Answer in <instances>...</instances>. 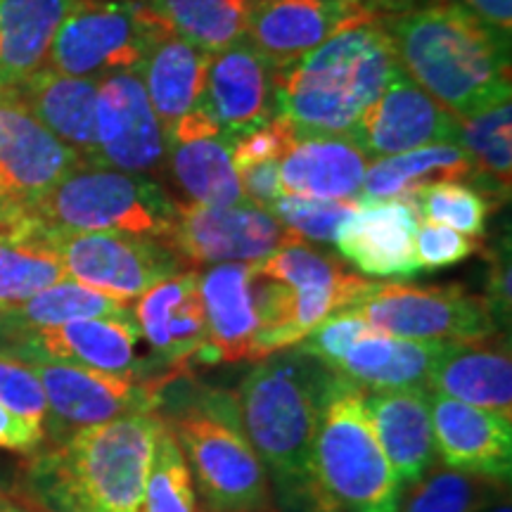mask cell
<instances>
[{"label":"cell","instance_id":"obj_46","mask_svg":"<svg viewBox=\"0 0 512 512\" xmlns=\"http://www.w3.org/2000/svg\"><path fill=\"white\" fill-rule=\"evenodd\" d=\"M43 439H46V427L19 418L17 413L0 403V448L31 453L43 444Z\"/></svg>","mask_w":512,"mask_h":512},{"label":"cell","instance_id":"obj_43","mask_svg":"<svg viewBox=\"0 0 512 512\" xmlns=\"http://www.w3.org/2000/svg\"><path fill=\"white\" fill-rule=\"evenodd\" d=\"M299 133L290 121L280 114L264 124L256 131H249L245 136L235 138L230 143V152H233V164L235 169H245L249 164L266 162V159H283L294 150V145L299 143Z\"/></svg>","mask_w":512,"mask_h":512},{"label":"cell","instance_id":"obj_53","mask_svg":"<svg viewBox=\"0 0 512 512\" xmlns=\"http://www.w3.org/2000/svg\"><path fill=\"white\" fill-rule=\"evenodd\" d=\"M0 498H3V496H0Z\"/></svg>","mask_w":512,"mask_h":512},{"label":"cell","instance_id":"obj_24","mask_svg":"<svg viewBox=\"0 0 512 512\" xmlns=\"http://www.w3.org/2000/svg\"><path fill=\"white\" fill-rule=\"evenodd\" d=\"M200 294L214 361H256L254 347L261 323L254 299L252 264L211 266L200 273Z\"/></svg>","mask_w":512,"mask_h":512},{"label":"cell","instance_id":"obj_23","mask_svg":"<svg viewBox=\"0 0 512 512\" xmlns=\"http://www.w3.org/2000/svg\"><path fill=\"white\" fill-rule=\"evenodd\" d=\"M98 83L100 79H83L41 67L10 88L57 140L81 157L83 164H93Z\"/></svg>","mask_w":512,"mask_h":512},{"label":"cell","instance_id":"obj_32","mask_svg":"<svg viewBox=\"0 0 512 512\" xmlns=\"http://www.w3.org/2000/svg\"><path fill=\"white\" fill-rule=\"evenodd\" d=\"M252 5L254 0H147L166 31L207 53L245 38Z\"/></svg>","mask_w":512,"mask_h":512},{"label":"cell","instance_id":"obj_19","mask_svg":"<svg viewBox=\"0 0 512 512\" xmlns=\"http://www.w3.org/2000/svg\"><path fill=\"white\" fill-rule=\"evenodd\" d=\"M133 318L159 363L183 366L192 358L216 363L209 349L207 313L197 271L171 275L140 294Z\"/></svg>","mask_w":512,"mask_h":512},{"label":"cell","instance_id":"obj_41","mask_svg":"<svg viewBox=\"0 0 512 512\" xmlns=\"http://www.w3.org/2000/svg\"><path fill=\"white\" fill-rule=\"evenodd\" d=\"M0 403L19 418L46 427L48 403L41 382L29 363L0 354Z\"/></svg>","mask_w":512,"mask_h":512},{"label":"cell","instance_id":"obj_40","mask_svg":"<svg viewBox=\"0 0 512 512\" xmlns=\"http://www.w3.org/2000/svg\"><path fill=\"white\" fill-rule=\"evenodd\" d=\"M358 207V200H313V197L283 195L271 209L285 228L302 240H313L330 245L335 242L339 226L347 221V216Z\"/></svg>","mask_w":512,"mask_h":512},{"label":"cell","instance_id":"obj_8","mask_svg":"<svg viewBox=\"0 0 512 512\" xmlns=\"http://www.w3.org/2000/svg\"><path fill=\"white\" fill-rule=\"evenodd\" d=\"M162 29L138 3L79 0L57 31L46 67L83 79L138 72Z\"/></svg>","mask_w":512,"mask_h":512},{"label":"cell","instance_id":"obj_50","mask_svg":"<svg viewBox=\"0 0 512 512\" xmlns=\"http://www.w3.org/2000/svg\"><path fill=\"white\" fill-rule=\"evenodd\" d=\"M22 505L24 510L27 512H60V510H53V508H48V505H41V503H36V501H31V498H22Z\"/></svg>","mask_w":512,"mask_h":512},{"label":"cell","instance_id":"obj_7","mask_svg":"<svg viewBox=\"0 0 512 512\" xmlns=\"http://www.w3.org/2000/svg\"><path fill=\"white\" fill-rule=\"evenodd\" d=\"M41 233H133L162 238L178 204L147 176L81 164L27 209Z\"/></svg>","mask_w":512,"mask_h":512},{"label":"cell","instance_id":"obj_51","mask_svg":"<svg viewBox=\"0 0 512 512\" xmlns=\"http://www.w3.org/2000/svg\"><path fill=\"white\" fill-rule=\"evenodd\" d=\"M482 512H512V508H510V498L505 496V501L501 498V501H496L494 505H489V508L482 510Z\"/></svg>","mask_w":512,"mask_h":512},{"label":"cell","instance_id":"obj_21","mask_svg":"<svg viewBox=\"0 0 512 512\" xmlns=\"http://www.w3.org/2000/svg\"><path fill=\"white\" fill-rule=\"evenodd\" d=\"M420 219L403 197L358 200L335 235V245L349 264L375 278H406L415 266V233Z\"/></svg>","mask_w":512,"mask_h":512},{"label":"cell","instance_id":"obj_1","mask_svg":"<svg viewBox=\"0 0 512 512\" xmlns=\"http://www.w3.org/2000/svg\"><path fill=\"white\" fill-rule=\"evenodd\" d=\"M399 67L458 119L510 100V36L451 0L377 17Z\"/></svg>","mask_w":512,"mask_h":512},{"label":"cell","instance_id":"obj_12","mask_svg":"<svg viewBox=\"0 0 512 512\" xmlns=\"http://www.w3.org/2000/svg\"><path fill=\"white\" fill-rule=\"evenodd\" d=\"M48 403V432L55 444L69 434L102 425L121 415L152 411L159 406L155 382L131 375L69 366V363H29Z\"/></svg>","mask_w":512,"mask_h":512},{"label":"cell","instance_id":"obj_22","mask_svg":"<svg viewBox=\"0 0 512 512\" xmlns=\"http://www.w3.org/2000/svg\"><path fill=\"white\" fill-rule=\"evenodd\" d=\"M363 399L375 437L401 489L418 484L437 460L430 387L363 389Z\"/></svg>","mask_w":512,"mask_h":512},{"label":"cell","instance_id":"obj_42","mask_svg":"<svg viewBox=\"0 0 512 512\" xmlns=\"http://www.w3.org/2000/svg\"><path fill=\"white\" fill-rule=\"evenodd\" d=\"M373 325H368L361 316H356L354 311L344 309L332 313L330 318H325L318 328H313L302 342L297 344L299 349L318 358L320 363H325L330 370L337 366V361L347 354L351 344L358 342L361 337H366L373 332Z\"/></svg>","mask_w":512,"mask_h":512},{"label":"cell","instance_id":"obj_52","mask_svg":"<svg viewBox=\"0 0 512 512\" xmlns=\"http://www.w3.org/2000/svg\"><path fill=\"white\" fill-rule=\"evenodd\" d=\"M0 512H27V510H24L19 503H10V501H3V498H0Z\"/></svg>","mask_w":512,"mask_h":512},{"label":"cell","instance_id":"obj_13","mask_svg":"<svg viewBox=\"0 0 512 512\" xmlns=\"http://www.w3.org/2000/svg\"><path fill=\"white\" fill-rule=\"evenodd\" d=\"M169 155L162 121L138 72L110 74L98 83L95 162L124 174H155Z\"/></svg>","mask_w":512,"mask_h":512},{"label":"cell","instance_id":"obj_9","mask_svg":"<svg viewBox=\"0 0 512 512\" xmlns=\"http://www.w3.org/2000/svg\"><path fill=\"white\" fill-rule=\"evenodd\" d=\"M349 311L375 330L415 342H482L496 330L486 299L465 292L460 285L373 283Z\"/></svg>","mask_w":512,"mask_h":512},{"label":"cell","instance_id":"obj_17","mask_svg":"<svg viewBox=\"0 0 512 512\" xmlns=\"http://www.w3.org/2000/svg\"><path fill=\"white\" fill-rule=\"evenodd\" d=\"M349 138L368 159H380L437 143L458 145L460 119L401 69L361 114Z\"/></svg>","mask_w":512,"mask_h":512},{"label":"cell","instance_id":"obj_30","mask_svg":"<svg viewBox=\"0 0 512 512\" xmlns=\"http://www.w3.org/2000/svg\"><path fill=\"white\" fill-rule=\"evenodd\" d=\"M475 176V164L456 143H437L418 150L373 159L363 176L358 200H394L437 181H465Z\"/></svg>","mask_w":512,"mask_h":512},{"label":"cell","instance_id":"obj_2","mask_svg":"<svg viewBox=\"0 0 512 512\" xmlns=\"http://www.w3.org/2000/svg\"><path fill=\"white\" fill-rule=\"evenodd\" d=\"M157 408L69 434L27 467L22 498L60 512H143Z\"/></svg>","mask_w":512,"mask_h":512},{"label":"cell","instance_id":"obj_26","mask_svg":"<svg viewBox=\"0 0 512 512\" xmlns=\"http://www.w3.org/2000/svg\"><path fill=\"white\" fill-rule=\"evenodd\" d=\"M209 60L211 53L207 50L192 46L166 29L159 31L155 43L147 50L138 74H143L140 79L147 98L157 119L162 121L166 136L178 121L200 107Z\"/></svg>","mask_w":512,"mask_h":512},{"label":"cell","instance_id":"obj_47","mask_svg":"<svg viewBox=\"0 0 512 512\" xmlns=\"http://www.w3.org/2000/svg\"><path fill=\"white\" fill-rule=\"evenodd\" d=\"M486 306H489L491 318H494L496 325L510 323V256H508V247H505V252L501 249V252L491 259L489 297H486Z\"/></svg>","mask_w":512,"mask_h":512},{"label":"cell","instance_id":"obj_10","mask_svg":"<svg viewBox=\"0 0 512 512\" xmlns=\"http://www.w3.org/2000/svg\"><path fill=\"white\" fill-rule=\"evenodd\" d=\"M74 283L131 304L140 294L181 273V256L162 238L133 233H41Z\"/></svg>","mask_w":512,"mask_h":512},{"label":"cell","instance_id":"obj_35","mask_svg":"<svg viewBox=\"0 0 512 512\" xmlns=\"http://www.w3.org/2000/svg\"><path fill=\"white\" fill-rule=\"evenodd\" d=\"M256 273L287 287H339V290H366L370 280L349 273L335 256L311 247L306 240H294L252 264Z\"/></svg>","mask_w":512,"mask_h":512},{"label":"cell","instance_id":"obj_14","mask_svg":"<svg viewBox=\"0 0 512 512\" xmlns=\"http://www.w3.org/2000/svg\"><path fill=\"white\" fill-rule=\"evenodd\" d=\"M375 19L377 0H254L245 38L268 67L278 69L339 31Z\"/></svg>","mask_w":512,"mask_h":512},{"label":"cell","instance_id":"obj_29","mask_svg":"<svg viewBox=\"0 0 512 512\" xmlns=\"http://www.w3.org/2000/svg\"><path fill=\"white\" fill-rule=\"evenodd\" d=\"M79 0H0V88L46 67L62 22Z\"/></svg>","mask_w":512,"mask_h":512},{"label":"cell","instance_id":"obj_44","mask_svg":"<svg viewBox=\"0 0 512 512\" xmlns=\"http://www.w3.org/2000/svg\"><path fill=\"white\" fill-rule=\"evenodd\" d=\"M477 249L479 242L470 235L437 223H420L415 233V266L418 271H439L460 264Z\"/></svg>","mask_w":512,"mask_h":512},{"label":"cell","instance_id":"obj_45","mask_svg":"<svg viewBox=\"0 0 512 512\" xmlns=\"http://www.w3.org/2000/svg\"><path fill=\"white\" fill-rule=\"evenodd\" d=\"M238 178L240 188L245 192V200L254 207L271 209L285 195L283 183H280L278 159H266V162H256L245 166V169H238Z\"/></svg>","mask_w":512,"mask_h":512},{"label":"cell","instance_id":"obj_18","mask_svg":"<svg viewBox=\"0 0 512 512\" xmlns=\"http://www.w3.org/2000/svg\"><path fill=\"white\" fill-rule=\"evenodd\" d=\"M200 110L230 143L278 114L271 67L247 38L211 53Z\"/></svg>","mask_w":512,"mask_h":512},{"label":"cell","instance_id":"obj_28","mask_svg":"<svg viewBox=\"0 0 512 512\" xmlns=\"http://www.w3.org/2000/svg\"><path fill=\"white\" fill-rule=\"evenodd\" d=\"M446 347L448 344L415 342L373 330L351 344L332 373L347 377L361 389L427 387Z\"/></svg>","mask_w":512,"mask_h":512},{"label":"cell","instance_id":"obj_31","mask_svg":"<svg viewBox=\"0 0 512 512\" xmlns=\"http://www.w3.org/2000/svg\"><path fill=\"white\" fill-rule=\"evenodd\" d=\"M171 174L190 204L200 207H238L249 204L240 188L230 140L200 138L169 147Z\"/></svg>","mask_w":512,"mask_h":512},{"label":"cell","instance_id":"obj_3","mask_svg":"<svg viewBox=\"0 0 512 512\" xmlns=\"http://www.w3.org/2000/svg\"><path fill=\"white\" fill-rule=\"evenodd\" d=\"M335 373L302 349L261 358L235 394L242 430L290 508L309 510L311 453Z\"/></svg>","mask_w":512,"mask_h":512},{"label":"cell","instance_id":"obj_27","mask_svg":"<svg viewBox=\"0 0 512 512\" xmlns=\"http://www.w3.org/2000/svg\"><path fill=\"white\" fill-rule=\"evenodd\" d=\"M427 387L430 392L512 420V358L508 347H486L484 339L448 344Z\"/></svg>","mask_w":512,"mask_h":512},{"label":"cell","instance_id":"obj_37","mask_svg":"<svg viewBox=\"0 0 512 512\" xmlns=\"http://www.w3.org/2000/svg\"><path fill=\"white\" fill-rule=\"evenodd\" d=\"M503 498V482L458 470H437L413 484L396 512H482Z\"/></svg>","mask_w":512,"mask_h":512},{"label":"cell","instance_id":"obj_16","mask_svg":"<svg viewBox=\"0 0 512 512\" xmlns=\"http://www.w3.org/2000/svg\"><path fill=\"white\" fill-rule=\"evenodd\" d=\"M81 157L27 110L12 88H0V197L29 209L69 176Z\"/></svg>","mask_w":512,"mask_h":512},{"label":"cell","instance_id":"obj_39","mask_svg":"<svg viewBox=\"0 0 512 512\" xmlns=\"http://www.w3.org/2000/svg\"><path fill=\"white\" fill-rule=\"evenodd\" d=\"M67 278L57 256L41 240H0V309Z\"/></svg>","mask_w":512,"mask_h":512},{"label":"cell","instance_id":"obj_25","mask_svg":"<svg viewBox=\"0 0 512 512\" xmlns=\"http://www.w3.org/2000/svg\"><path fill=\"white\" fill-rule=\"evenodd\" d=\"M368 157L349 136L302 138L280 162L285 195L313 200H358Z\"/></svg>","mask_w":512,"mask_h":512},{"label":"cell","instance_id":"obj_48","mask_svg":"<svg viewBox=\"0 0 512 512\" xmlns=\"http://www.w3.org/2000/svg\"><path fill=\"white\" fill-rule=\"evenodd\" d=\"M458 8L470 12L486 27L501 31V34H512V0H451Z\"/></svg>","mask_w":512,"mask_h":512},{"label":"cell","instance_id":"obj_36","mask_svg":"<svg viewBox=\"0 0 512 512\" xmlns=\"http://www.w3.org/2000/svg\"><path fill=\"white\" fill-rule=\"evenodd\" d=\"M403 200L411 202L420 223H437L470 238H482L491 211L489 197L465 181L427 183Z\"/></svg>","mask_w":512,"mask_h":512},{"label":"cell","instance_id":"obj_15","mask_svg":"<svg viewBox=\"0 0 512 512\" xmlns=\"http://www.w3.org/2000/svg\"><path fill=\"white\" fill-rule=\"evenodd\" d=\"M140 330L133 316L86 318L36 330H0V354L24 363H69L131 375Z\"/></svg>","mask_w":512,"mask_h":512},{"label":"cell","instance_id":"obj_38","mask_svg":"<svg viewBox=\"0 0 512 512\" xmlns=\"http://www.w3.org/2000/svg\"><path fill=\"white\" fill-rule=\"evenodd\" d=\"M143 512H197L192 472L169 427H159L147 472Z\"/></svg>","mask_w":512,"mask_h":512},{"label":"cell","instance_id":"obj_33","mask_svg":"<svg viewBox=\"0 0 512 512\" xmlns=\"http://www.w3.org/2000/svg\"><path fill=\"white\" fill-rule=\"evenodd\" d=\"M131 306L91 287L64 278L46 290L31 294L15 306L0 309V330H36L86 318H126Z\"/></svg>","mask_w":512,"mask_h":512},{"label":"cell","instance_id":"obj_34","mask_svg":"<svg viewBox=\"0 0 512 512\" xmlns=\"http://www.w3.org/2000/svg\"><path fill=\"white\" fill-rule=\"evenodd\" d=\"M512 105L510 100L498 102L489 110L460 119V147L475 164V176L484 183L482 192L494 185L498 197H510L512 176Z\"/></svg>","mask_w":512,"mask_h":512},{"label":"cell","instance_id":"obj_20","mask_svg":"<svg viewBox=\"0 0 512 512\" xmlns=\"http://www.w3.org/2000/svg\"><path fill=\"white\" fill-rule=\"evenodd\" d=\"M434 448L458 472L508 482L512 470V420L430 392Z\"/></svg>","mask_w":512,"mask_h":512},{"label":"cell","instance_id":"obj_6","mask_svg":"<svg viewBox=\"0 0 512 512\" xmlns=\"http://www.w3.org/2000/svg\"><path fill=\"white\" fill-rule=\"evenodd\" d=\"M211 508L254 512L268 503V479L256 458L233 394L200 389L164 418Z\"/></svg>","mask_w":512,"mask_h":512},{"label":"cell","instance_id":"obj_4","mask_svg":"<svg viewBox=\"0 0 512 512\" xmlns=\"http://www.w3.org/2000/svg\"><path fill=\"white\" fill-rule=\"evenodd\" d=\"M401 72L380 22L344 29L285 67L271 69L275 107L299 138L349 136Z\"/></svg>","mask_w":512,"mask_h":512},{"label":"cell","instance_id":"obj_5","mask_svg":"<svg viewBox=\"0 0 512 512\" xmlns=\"http://www.w3.org/2000/svg\"><path fill=\"white\" fill-rule=\"evenodd\" d=\"M401 484L384 458L363 389L332 377L311 453L309 512H396Z\"/></svg>","mask_w":512,"mask_h":512},{"label":"cell","instance_id":"obj_49","mask_svg":"<svg viewBox=\"0 0 512 512\" xmlns=\"http://www.w3.org/2000/svg\"><path fill=\"white\" fill-rule=\"evenodd\" d=\"M0 240H38L29 211L0 197Z\"/></svg>","mask_w":512,"mask_h":512},{"label":"cell","instance_id":"obj_11","mask_svg":"<svg viewBox=\"0 0 512 512\" xmlns=\"http://www.w3.org/2000/svg\"><path fill=\"white\" fill-rule=\"evenodd\" d=\"M302 240L273 211L238 204V207H200L178 204L174 228L166 245L183 264H259L280 247Z\"/></svg>","mask_w":512,"mask_h":512}]
</instances>
